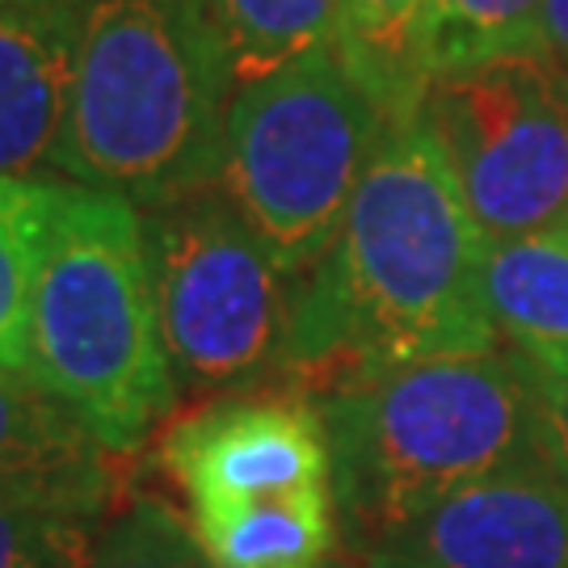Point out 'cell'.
<instances>
[{
	"label": "cell",
	"mask_w": 568,
	"mask_h": 568,
	"mask_svg": "<svg viewBox=\"0 0 568 568\" xmlns=\"http://www.w3.org/2000/svg\"><path fill=\"white\" fill-rule=\"evenodd\" d=\"M485 253L426 114L392 119L337 241L295 278L278 387L325 400L396 366L501 349Z\"/></svg>",
	"instance_id": "1"
},
{
	"label": "cell",
	"mask_w": 568,
	"mask_h": 568,
	"mask_svg": "<svg viewBox=\"0 0 568 568\" xmlns=\"http://www.w3.org/2000/svg\"><path fill=\"white\" fill-rule=\"evenodd\" d=\"M68 13L60 178L140 211L215 190L236 81L211 0H68Z\"/></svg>",
	"instance_id": "2"
},
{
	"label": "cell",
	"mask_w": 568,
	"mask_h": 568,
	"mask_svg": "<svg viewBox=\"0 0 568 568\" xmlns=\"http://www.w3.org/2000/svg\"><path fill=\"white\" fill-rule=\"evenodd\" d=\"M26 375L114 455L140 450L173 417L182 392L164 349L143 211L131 199L51 185Z\"/></svg>",
	"instance_id": "3"
},
{
	"label": "cell",
	"mask_w": 568,
	"mask_h": 568,
	"mask_svg": "<svg viewBox=\"0 0 568 568\" xmlns=\"http://www.w3.org/2000/svg\"><path fill=\"white\" fill-rule=\"evenodd\" d=\"M312 405L325 417L349 551L459 488L539 459L527 363L509 349L396 366Z\"/></svg>",
	"instance_id": "4"
},
{
	"label": "cell",
	"mask_w": 568,
	"mask_h": 568,
	"mask_svg": "<svg viewBox=\"0 0 568 568\" xmlns=\"http://www.w3.org/2000/svg\"><path fill=\"white\" fill-rule=\"evenodd\" d=\"M387 122L342 51L321 47L232 93L220 190L265 248L304 274L337 241Z\"/></svg>",
	"instance_id": "5"
},
{
	"label": "cell",
	"mask_w": 568,
	"mask_h": 568,
	"mask_svg": "<svg viewBox=\"0 0 568 568\" xmlns=\"http://www.w3.org/2000/svg\"><path fill=\"white\" fill-rule=\"evenodd\" d=\"M164 349L182 396L215 400L283 384L295 278L224 190L143 211Z\"/></svg>",
	"instance_id": "6"
},
{
	"label": "cell",
	"mask_w": 568,
	"mask_h": 568,
	"mask_svg": "<svg viewBox=\"0 0 568 568\" xmlns=\"http://www.w3.org/2000/svg\"><path fill=\"white\" fill-rule=\"evenodd\" d=\"M422 114L488 241L568 224V72L544 42L434 72Z\"/></svg>",
	"instance_id": "7"
},
{
	"label": "cell",
	"mask_w": 568,
	"mask_h": 568,
	"mask_svg": "<svg viewBox=\"0 0 568 568\" xmlns=\"http://www.w3.org/2000/svg\"><path fill=\"white\" fill-rule=\"evenodd\" d=\"M185 506H227L333 485L325 417L300 392H236L190 408L156 443Z\"/></svg>",
	"instance_id": "8"
},
{
	"label": "cell",
	"mask_w": 568,
	"mask_h": 568,
	"mask_svg": "<svg viewBox=\"0 0 568 568\" xmlns=\"http://www.w3.org/2000/svg\"><path fill=\"white\" fill-rule=\"evenodd\" d=\"M349 556L371 568H568V485L530 459Z\"/></svg>",
	"instance_id": "9"
},
{
	"label": "cell",
	"mask_w": 568,
	"mask_h": 568,
	"mask_svg": "<svg viewBox=\"0 0 568 568\" xmlns=\"http://www.w3.org/2000/svg\"><path fill=\"white\" fill-rule=\"evenodd\" d=\"M72 105L68 0L0 4V178L60 173Z\"/></svg>",
	"instance_id": "10"
},
{
	"label": "cell",
	"mask_w": 568,
	"mask_h": 568,
	"mask_svg": "<svg viewBox=\"0 0 568 568\" xmlns=\"http://www.w3.org/2000/svg\"><path fill=\"white\" fill-rule=\"evenodd\" d=\"M122 459L30 375L0 371V493H42L110 514L126 497Z\"/></svg>",
	"instance_id": "11"
},
{
	"label": "cell",
	"mask_w": 568,
	"mask_h": 568,
	"mask_svg": "<svg viewBox=\"0 0 568 568\" xmlns=\"http://www.w3.org/2000/svg\"><path fill=\"white\" fill-rule=\"evenodd\" d=\"M211 568H325L342 548L333 485L190 509Z\"/></svg>",
	"instance_id": "12"
},
{
	"label": "cell",
	"mask_w": 568,
	"mask_h": 568,
	"mask_svg": "<svg viewBox=\"0 0 568 568\" xmlns=\"http://www.w3.org/2000/svg\"><path fill=\"white\" fill-rule=\"evenodd\" d=\"M480 286L497 342L527 363L568 358V227L488 241Z\"/></svg>",
	"instance_id": "13"
},
{
	"label": "cell",
	"mask_w": 568,
	"mask_h": 568,
	"mask_svg": "<svg viewBox=\"0 0 568 568\" xmlns=\"http://www.w3.org/2000/svg\"><path fill=\"white\" fill-rule=\"evenodd\" d=\"M438 0H342L337 51L387 119L422 110Z\"/></svg>",
	"instance_id": "14"
},
{
	"label": "cell",
	"mask_w": 568,
	"mask_h": 568,
	"mask_svg": "<svg viewBox=\"0 0 568 568\" xmlns=\"http://www.w3.org/2000/svg\"><path fill=\"white\" fill-rule=\"evenodd\" d=\"M236 89L337 47L342 0H211Z\"/></svg>",
	"instance_id": "15"
},
{
	"label": "cell",
	"mask_w": 568,
	"mask_h": 568,
	"mask_svg": "<svg viewBox=\"0 0 568 568\" xmlns=\"http://www.w3.org/2000/svg\"><path fill=\"white\" fill-rule=\"evenodd\" d=\"M51 185L0 178V371L13 375L30 366V300Z\"/></svg>",
	"instance_id": "16"
},
{
	"label": "cell",
	"mask_w": 568,
	"mask_h": 568,
	"mask_svg": "<svg viewBox=\"0 0 568 568\" xmlns=\"http://www.w3.org/2000/svg\"><path fill=\"white\" fill-rule=\"evenodd\" d=\"M102 523V509L77 501L0 493V568H89Z\"/></svg>",
	"instance_id": "17"
},
{
	"label": "cell",
	"mask_w": 568,
	"mask_h": 568,
	"mask_svg": "<svg viewBox=\"0 0 568 568\" xmlns=\"http://www.w3.org/2000/svg\"><path fill=\"white\" fill-rule=\"evenodd\" d=\"M89 568H211L190 518L156 493H126L105 514Z\"/></svg>",
	"instance_id": "18"
},
{
	"label": "cell",
	"mask_w": 568,
	"mask_h": 568,
	"mask_svg": "<svg viewBox=\"0 0 568 568\" xmlns=\"http://www.w3.org/2000/svg\"><path fill=\"white\" fill-rule=\"evenodd\" d=\"M539 13L544 0H438L429 34V68L447 72L514 47H535Z\"/></svg>",
	"instance_id": "19"
},
{
	"label": "cell",
	"mask_w": 568,
	"mask_h": 568,
	"mask_svg": "<svg viewBox=\"0 0 568 568\" xmlns=\"http://www.w3.org/2000/svg\"><path fill=\"white\" fill-rule=\"evenodd\" d=\"M527 379L530 417H535V455L560 485H568V358L527 363Z\"/></svg>",
	"instance_id": "20"
},
{
	"label": "cell",
	"mask_w": 568,
	"mask_h": 568,
	"mask_svg": "<svg viewBox=\"0 0 568 568\" xmlns=\"http://www.w3.org/2000/svg\"><path fill=\"white\" fill-rule=\"evenodd\" d=\"M539 42L551 51V60L568 72V0H544V13H539Z\"/></svg>",
	"instance_id": "21"
},
{
	"label": "cell",
	"mask_w": 568,
	"mask_h": 568,
	"mask_svg": "<svg viewBox=\"0 0 568 568\" xmlns=\"http://www.w3.org/2000/svg\"><path fill=\"white\" fill-rule=\"evenodd\" d=\"M325 568H371V565H366V560H358V556H349V551H345V556H333V560H328Z\"/></svg>",
	"instance_id": "22"
},
{
	"label": "cell",
	"mask_w": 568,
	"mask_h": 568,
	"mask_svg": "<svg viewBox=\"0 0 568 568\" xmlns=\"http://www.w3.org/2000/svg\"><path fill=\"white\" fill-rule=\"evenodd\" d=\"M0 4H26V0H0Z\"/></svg>",
	"instance_id": "23"
},
{
	"label": "cell",
	"mask_w": 568,
	"mask_h": 568,
	"mask_svg": "<svg viewBox=\"0 0 568 568\" xmlns=\"http://www.w3.org/2000/svg\"><path fill=\"white\" fill-rule=\"evenodd\" d=\"M565 227H568V224H565Z\"/></svg>",
	"instance_id": "24"
}]
</instances>
